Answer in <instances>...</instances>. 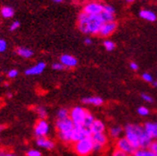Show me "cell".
<instances>
[{"mask_svg":"<svg viewBox=\"0 0 157 156\" xmlns=\"http://www.w3.org/2000/svg\"><path fill=\"white\" fill-rule=\"evenodd\" d=\"M100 14L98 15H88L82 12L78 17V27L80 31L86 35H97L103 25Z\"/></svg>","mask_w":157,"mask_h":156,"instance_id":"cell-1","label":"cell"},{"mask_svg":"<svg viewBox=\"0 0 157 156\" xmlns=\"http://www.w3.org/2000/svg\"><path fill=\"white\" fill-rule=\"evenodd\" d=\"M145 132L143 126L137 124H128L124 128V137L128 140V142L135 147L136 150H140L139 140L140 137Z\"/></svg>","mask_w":157,"mask_h":156,"instance_id":"cell-2","label":"cell"},{"mask_svg":"<svg viewBox=\"0 0 157 156\" xmlns=\"http://www.w3.org/2000/svg\"><path fill=\"white\" fill-rule=\"evenodd\" d=\"M74 150L78 156H88L93 151V141L91 137L82 139L75 143Z\"/></svg>","mask_w":157,"mask_h":156,"instance_id":"cell-3","label":"cell"},{"mask_svg":"<svg viewBox=\"0 0 157 156\" xmlns=\"http://www.w3.org/2000/svg\"><path fill=\"white\" fill-rule=\"evenodd\" d=\"M87 112L88 111L82 106H75L70 110L69 117L74 123L75 126H82L84 118Z\"/></svg>","mask_w":157,"mask_h":156,"instance_id":"cell-4","label":"cell"},{"mask_svg":"<svg viewBox=\"0 0 157 156\" xmlns=\"http://www.w3.org/2000/svg\"><path fill=\"white\" fill-rule=\"evenodd\" d=\"M92 133L89 128H86L83 126H75L73 131H72V138H71V143H77L81 141L82 139L89 138L91 137Z\"/></svg>","mask_w":157,"mask_h":156,"instance_id":"cell-5","label":"cell"},{"mask_svg":"<svg viewBox=\"0 0 157 156\" xmlns=\"http://www.w3.org/2000/svg\"><path fill=\"white\" fill-rule=\"evenodd\" d=\"M115 146H116V149L119 150L124 153L128 154L129 156H132L133 154L135 153V151L137 150L134 146H133L129 142L128 140L125 138L124 136V137H120L119 139L116 140V143H115Z\"/></svg>","mask_w":157,"mask_h":156,"instance_id":"cell-6","label":"cell"},{"mask_svg":"<svg viewBox=\"0 0 157 156\" xmlns=\"http://www.w3.org/2000/svg\"><path fill=\"white\" fill-rule=\"evenodd\" d=\"M104 11V5L99 2H89L83 7V13L88 15H98Z\"/></svg>","mask_w":157,"mask_h":156,"instance_id":"cell-7","label":"cell"},{"mask_svg":"<svg viewBox=\"0 0 157 156\" xmlns=\"http://www.w3.org/2000/svg\"><path fill=\"white\" fill-rule=\"evenodd\" d=\"M50 131V127L49 124L47 123L45 120H39L36 127H35V135L36 138L38 137H45Z\"/></svg>","mask_w":157,"mask_h":156,"instance_id":"cell-8","label":"cell"},{"mask_svg":"<svg viewBox=\"0 0 157 156\" xmlns=\"http://www.w3.org/2000/svg\"><path fill=\"white\" fill-rule=\"evenodd\" d=\"M56 127L59 132L71 131L74 129L75 124L70 119V117H67L65 119H58V121L56 122Z\"/></svg>","mask_w":157,"mask_h":156,"instance_id":"cell-9","label":"cell"},{"mask_svg":"<svg viewBox=\"0 0 157 156\" xmlns=\"http://www.w3.org/2000/svg\"><path fill=\"white\" fill-rule=\"evenodd\" d=\"M117 22L115 21H111V22H106V23H103V25H101V29H100V32H99V35L103 37H106V36H109L110 35H112L116 29H117Z\"/></svg>","mask_w":157,"mask_h":156,"instance_id":"cell-10","label":"cell"},{"mask_svg":"<svg viewBox=\"0 0 157 156\" xmlns=\"http://www.w3.org/2000/svg\"><path fill=\"white\" fill-rule=\"evenodd\" d=\"M60 60V63L63 64L65 67H68V68H73V67H76L78 65V59L71 56V55H62L59 59Z\"/></svg>","mask_w":157,"mask_h":156,"instance_id":"cell-11","label":"cell"},{"mask_svg":"<svg viewBox=\"0 0 157 156\" xmlns=\"http://www.w3.org/2000/svg\"><path fill=\"white\" fill-rule=\"evenodd\" d=\"M36 145L39 147H42V149H46V150H53L55 147V142L53 140L49 139L48 137H38L36 138Z\"/></svg>","mask_w":157,"mask_h":156,"instance_id":"cell-12","label":"cell"},{"mask_svg":"<svg viewBox=\"0 0 157 156\" xmlns=\"http://www.w3.org/2000/svg\"><path fill=\"white\" fill-rule=\"evenodd\" d=\"M46 68V64L45 62L41 61V62H38L37 64H36L33 67H30L28 68L26 71H25V75L27 76H36V75H39L41 74L44 69Z\"/></svg>","mask_w":157,"mask_h":156,"instance_id":"cell-13","label":"cell"},{"mask_svg":"<svg viewBox=\"0 0 157 156\" xmlns=\"http://www.w3.org/2000/svg\"><path fill=\"white\" fill-rule=\"evenodd\" d=\"M143 127H144V130L146 133L152 140H155L156 135H157V122L156 123L147 122V123H145Z\"/></svg>","mask_w":157,"mask_h":156,"instance_id":"cell-14","label":"cell"},{"mask_svg":"<svg viewBox=\"0 0 157 156\" xmlns=\"http://www.w3.org/2000/svg\"><path fill=\"white\" fill-rule=\"evenodd\" d=\"M90 131L92 134L95 133H104L105 131V124H104V122H101V120H96L93 122V124H91V127H89Z\"/></svg>","mask_w":157,"mask_h":156,"instance_id":"cell-15","label":"cell"},{"mask_svg":"<svg viewBox=\"0 0 157 156\" xmlns=\"http://www.w3.org/2000/svg\"><path fill=\"white\" fill-rule=\"evenodd\" d=\"M91 139L93 141V144H97L100 145L101 146H105L107 142H108V139L106 134L105 133H95V134H92L91 135Z\"/></svg>","mask_w":157,"mask_h":156,"instance_id":"cell-16","label":"cell"},{"mask_svg":"<svg viewBox=\"0 0 157 156\" xmlns=\"http://www.w3.org/2000/svg\"><path fill=\"white\" fill-rule=\"evenodd\" d=\"M82 104L85 105H95V106H100L104 104V100L101 97L98 96H94V97H86L82 100Z\"/></svg>","mask_w":157,"mask_h":156,"instance_id":"cell-17","label":"cell"},{"mask_svg":"<svg viewBox=\"0 0 157 156\" xmlns=\"http://www.w3.org/2000/svg\"><path fill=\"white\" fill-rule=\"evenodd\" d=\"M124 133V128L120 126H113L109 128L108 130V134L112 139H119L121 137V135Z\"/></svg>","mask_w":157,"mask_h":156,"instance_id":"cell-18","label":"cell"},{"mask_svg":"<svg viewBox=\"0 0 157 156\" xmlns=\"http://www.w3.org/2000/svg\"><path fill=\"white\" fill-rule=\"evenodd\" d=\"M139 14H140L141 18L147 20V21H151V22H154L157 19V15L153 12L148 11V10H142Z\"/></svg>","mask_w":157,"mask_h":156,"instance_id":"cell-19","label":"cell"},{"mask_svg":"<svg viewBox=\"0 0 157 156\" xmlns=\"http://www.w3.org/2000/svg\"><path fill=\"white\" fill-rule=\"evenodd\" d=\"M17 54L18 56H20L21 58L24 59H30L31 57H33L34 52L33 50H31L29 48H25V47H18L17 49Z\"/></svg>","mask_w":157,"mask_h":156,"instance_id":"cell-20","label":"cell"},{"mask_svg":"<svg viewBox=\"0 0 157 156\" xmlns=\"http://www.w3.org/2000/svg\"><path fill=\"white\" fill-rule=\"evenodd\" d=\"M72 131H63V132H59V138L60 141L64 143H71V138H72Z\"/></svg>","mask_w":157,"mask_h":156,"instance_id":"cell-21","label":"cell"},{"mask_svg":"<svg viewBox=\"0 0 157 156\" xmlns=\"http://www.w3.org/2000/svg\"><path fill=\"white\" fill-rule=\"evenodd\" d=\"M1 15L4 18H11L14 15V11L12 7L5 6L1 9Z\"/></svg>","mask_w":157,"mask_h":156,"instance_id":"cell-22","label":"cell"},{"mask_svg":"<svg viewBox=\"0 0 157 156\" xmlns=\"http://www.w3.org/2000/svg\"><path fill=\"white\" fill-rule=\"evenodd\" d=\"M35 111L37 114V116L39 117V119L45 120L47 118V115H48V113H47V110L43 106H36V107H35Z\"/></svg>","mask_w":157,"mask_h":156,"instance_id":"cell-23","label":"cell"},{"mask_svg":"<svg viewBox=\"0 0 157 156\" xmlns=\"http://www.w3.org/2000/svg\"><path fill=\"white\" fill-rule=\"evenodd\" d=\"M95 121V118H94V116L87 112V114H86L85 116V118H84V121H83V124H82V126L86 128H89L91 127V124H93V122Z\"/></svg>","mask_w":157,"mask_h":156,"instance_id":"cell-24","label":"cell"},{"mask_svg":"<svg viewBox=\"0 0 157 156\" xmlns=\"http://www.w3.org/2000/svg\"><path fill=\"white\" fill-rule=\"evenodd\" d=\"M100 17L103 20L104 23H106V22H111V21H114V14L113 13H106V12H104L100 14Z\"/></svg>","mask_w":157,"mask_h":156,"instance_id":"cell-25","label":"cell"},{"mask_svg":"<svg viewBox=\"0 0 157 156\" xmlns=\"http://www.w3.org/2000/svg\"><path fill=\"white\" fill-rule=\"evenodd\" d=\"M69 110L65 107H61L59 108L58 112H57V117L58 119H65L67 117H69Z\"/></svg>","mask_w":157,"mask_h":156,"instance_id":"cell-26","label":"cell"},{"mask_svg":"<svg viewBox=\"0 0 157 156\" xmlns=\"http://www.w3.org/2000/svg\"><path fill=\"white\" fill-rule=\"evenodd\" d=\"M132 156H156L150 150H137Z\"/></svg>","mask_w":157,"mask_h":156,"instance_id":"cell-27","label":"cell"},{"mask_svg":"<svg viewBox=\"0 0 157 156\" xmlns=\"http://www.w3.org/2000/svg\"><path fill=\"white\" fill-rule=\"evenodd\" d=\"M137 113L142 117H147L148 114H150V110H148V108L146 106H140L137 109Z\"/></svg>","mask_w":157,"mask_h":156,"instance_id":"cell-28","label":"cell"},{"mask_svg":"<svg viewBox=\"0 0 157 156\" xmlns=\"http://www.w3.org/2000/svg\"><path fill=\"white\" fill-rule=\"evenodd\" d=\"M104 46L106 51H113L115 49V43L111 40H105L104 41Z\"/></svg>","mask_w":157,"mask_h":156,"instance_id":"cell-29","label":"cell"},{"mask_svg":"<svg viewBox=\"0 0 157 156\" xmlns=\"http://www.w3.org/2000/svg\"><path fill=\"white\" fill-rule=\"evenodd\" d=\"M142 79L146 82H153L152 76L151 74H148V73H143L142 74Z\"/></svg>","mask_w":157,"mask_h":156,"instance_id":"cell-30","label":"cell"},{"mask_svg":"<svg viewBox=\"0 0 157 156\" xmlns=\"http://www.w3.org/2000/svg\"><path fill=\"white\" fill-rule=\"evenodd\" d=\"M52 68L54 70H57V71H61V70H64L65 69V66L63 64H61L60 62H56V63H54L52 65Z\"/></svg>","mask_w":157,"mask_h":156,"instance_id":"cell-31","label":"cell"},{"mask_svg":"<svg viewBox=\"0 0 157 156\" xmlns=\"http://www.w3.org/2000/svg\"><path fill=\"white\" fill-rule=\"evenodd\" d=\"M148 150H150L152 153H154L157 156V140H153Z\"/></svg>","mask_w":157,"mask_h":156,"instance_id":"cell-32","label":"cell"},{"mask_svg":"<svg viewBox=\"0 0 157 156\" xmlns=\"http://www.w3.org/2000/svg\"><path fill=\"white\" fill-rule=\"evenodd\" d=\"M27 156H41V152L37 150H30L27 151Z\"/></svg>","mask_w":157,"mask_h":156,"instance_id":"cell-33","label":"cell"},{"mask_svg":"<svg viewBox=\"0 0 157 156\" xmlns=\"http://www.w3.org/2000/svg\"><path fill=\"white\" fill-rule=\"evenodd\" d=\"M141 97H142V99L147 103H152L153 102V98L151 95L147 94V93H143V94L141 95Z\"/></svg>","mask_w":157,"mask_h":156,"instance_id":"cell-34","label":"cell"},{"mask_svg":"<svg viewBox=\"0 0 157 156\" xmlns=\"http://www.w3.org/2000/svg\"><path fill=\"white\" fill-rule=\"evenodd\" d=\"M17 75H18V71L15 69H12L8 72V77H9L10 79H14L15 77H17Z\"/></svg>","mask_w":157,"mask_h":156,"instance_id":"cell-35","label":"cell"},{"mask_svg":"<svg viewBox=\"0 0 157 156\" xmlns=\"http://www.w3.org/2000/svg\"><path fill=\"white\" fill-rule=\"evenodd\" d=\"M104 12H106V13H115V9L110 6V5H104Z\"/></svg>","mask_w":157,"mask_h":156,"instance_id":"cell-36","label":"cell"},{"mask_svg":"<svg viewBox=\"0 0 157 156\" xmlns=\"http://www.w3.org/2000/svg\"><path fill=\"white\" fill-rule=\"evenodd\" d=\"M7 49V42L2 40V38H0V53H3L5 52Z\"/></svg>","mask_w":157,"mask_h":156,"instance_id":"cell-37","label":"cell"},{"mask_svg":"<svg viewBox=\"0 0 157 156\" xmlns=\"http://www.w3.org/2000/svg\"><path fill=\"white\" fill-rule=\"evenodd\" d=\"M0 156H17L13 152L8 151L6 150H1L0 149Z\"/></svg>","mask_w":157,"mask_h":156,"instance_id":"cell-38","label":"cell"},{"mask_svg":"<svg viewBox=\"0 0 157 156\" xmlns=\"http://www.w3.org/2000/svg\"><path fill=\"white\" fill-rule=\"evenodd\" d=\"M19 26H20V23H19L18 21H14V22H13V23H12L11 26H10V31H12V32H13V31H15L17 29H18V28H19Z\"/></svg>","mask_w":157,"mask_h":156,"instance_id":"cell-39","label":"cell"},{"mask_svg":"<svg viewBox=\"0 0 157 156\" xmlns=\"http://www.w3.org/2000/svg\"><path fill=\"white\" fill-rule=\"evenodd\" d=\"M112 156H129V155L116 149V150L113 151V153H112Z\"/></svg>","mask_w":157,"mask_h":156,"instance_id":"cell-40","label":"cell"},{"mask_svg":"<svg viewBox=\"0 0 157 156\" xmlns=\"http://www.w3.org/2000/svg\"><path fill=\"white\" fill-rule=\"evenodd\" d=\"M129 67H130L131 70H133V71H137V70L139 69V66H138V64L136 63V62H130Z\"/></svg>","mask_w":157,"mask_h":156,"instance_id":"cell-41","label":"cell"},{"mask_svg":"<svg viewBox=\"0 0 157 156\" xmlns=\"http://www.w3.org/2000/svg\"><path fill=\"white\" fill-rule=\"evenodd\" d=\"M84 44H86V45H91L92 44V40H90V38H85V40H84Z\"/></svg>","mask_w":157,"mask_h":156,"instance_id":"cell-42","label":"cell"},{"mask_svg":"<svg viewBox=\"0 0 157 156\" xmlns=\"http://www.w3.org/2000/svg\"><path fill=\"white\" fill-rule=\"evenodd\" d=\"M54 2H56V3H61V2H63L64 0H53Z\"/></svg>","mask_w":157,"mask_h":156,"instance_id":"cell-43","label":"cell"},{"mask_svg":"<svg viewBox=\"0 0 157 156\" xmlns=\"http://www.w3.org/2000/svg\"><path fill=\"white\" fill-rule=\"evenodd\" d=\"M4 128H5V127H4V126H0V132L3 131V130H4Z\"/></svg>","mask_w":157,"mask_h":156,"instance_id":"cell-44","label":"cell"},{"mask_svg":"<svg viewBox=\"0 0 157 156\" xmlns=\"http://www.w3.org/2000/svg\"><path fill=\"white\" fill-rule=\"evenodd\" d=\"M152 84H153V86L157 87V81H156V82H152Z\"/></svg>","mask_w":157,"mask_h":156,"instance_id":"cell-45","label":"cell"},{"mask_svg":"<svg viewBox=\"0 0 157 156\" xmlns=\"http://www.w3.org/2000/svg\"><path fill=\"white\" fill-rule=\"evenodd\" d=\"M124 1H127V2H133L134 0H124Z\"/></svg>","mask_w":157,"mask_h":156,"instance_id":"cell-46","label":"cell"},{"mask_svg":"<svg viewBox=\"0 0 157 156\" xmlns=\"http://www.w3.org/2000/svg\"><path fill=\"white\" fill-rule=\"evenodd\" d=\"M155 140H157V135H156V138H155Z\"/></svg>","mask_w":157,"mask_h":156,"instance_id":"cell-47","label":"cell"}]
</instances>
